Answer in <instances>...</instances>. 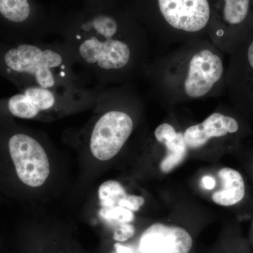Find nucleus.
Wrapping results in <instances>:
<instances>
[{"label":"nucleus","mask_w":253,"mask_h":253,"mask_svg":"<svg viewBox=\"0 0 253 253\" xmlns=\"http://www.w3.org/2000/svg\"><path fill=\"white\" fill-rule=\"evenodd\" d=\"M221 189L212 194V200L221 206H231L242 201L246 186L241 173L232 168H224L218 172Z\"/></svg>","instance_id":"f8f14e48"},{"label":"nucleus","mask_w":253,"mask_h":253,"mask_svg":"<svg viewBox=\"0 0 253 253\" xmlns=\"http://www.w3.org/2000/svg\"><path fill=\"white\" fill-rule=\"evenodd\" d=\"M126 84L103 88L106 109L95 118L88 137L91 154L99 161L114 158L134 131V119L120 106L129 88Z\"/></svg>","instance_id":"423d86ee"},{"label":"nucleus","mask_w":253,"mask_h":253,"mask_svg":"<svg viewBox=\"0 0 253 253\" xmlns=\"http://www.w3.org/2000/svg\"><path fill=\"white\" fill-rule=\"evenodd\" d=\"M192 245V238L185 229L157 223L144 231L139 250L141 253H188Z\"/></svg>","instance_id":"1a4fd4ad"},{"label":"nucleus","mask_w":253,"mask_h":253,"mask_svg":"<svg viewBox=\"0 0 253 253\" xmlns=\"http://www.w3.org/2000/svg\"><path fill=\"white\" fill-rule=\"evenodd\" d=\"M78 65L62 43L0 41V77L19 90L31 86L58 89L86 85Z\"/></svg>","instance_id":"7ed1b4c3"},{"label":"nucleus","mask_w":253,"mask_h":253,"mask_svg":"<svg viewBox=\"0 0 253 253\" xmlns=\"http://www.w3.org/2000/svg\"><path fill=\"white\" fill-rule=\"evenodd\" d=\"M240 128V123L236 118L223 113L214 112L202 123L186 128L183 134L188 149H197L213 139L237 134Z\"/></svg>","instance_id":"9d476101"},{"label":"nucleus","mask_w":253,"mask_h":253,"mask_svg":"<svg viewBox=\"0 0 253 253\" xmlns=\"http://www.w3.org/2000/svg\"><path fill=\"white\" fill-rule=\"evenodd\" d=\"M61 43L78 66L100 84H122L144 76L152 45L129 10L116 6L91 11L65 26Z\"/></svg>","instance_id":"f257e3e1"},{"label":"nucleus","mask_w":253,"mask_h":253,"mask_svg":"<svg viewBox=\"0 0 253 253\" xmlns=\"http://www.w3.org/2000/svg\"><path fill=\"white\" fill-rule=\"evenodd\" d=\"M253 31V0H211L208 38L230 56Z\"/></svg>","instance_id":"0eeeda50"},{"label":"nucleus","mask_w":253,"mask_h":253,"mask_svg":"<svg viewBox=\"0 0 253 253\" xmlns=\"http://www.w3.org/2000/svg\"><path fill=\"white\" fill-rule=\"evenodd\" d=\"M152 42L161 47H176L208 38L211 0H141L130 11Z\"/></svg>","instance_id":"20e7f679"},{"label":"nucleus","mask_w":253,"mask_h":253,"mask_svg":"<svg viewBox=\"0 0 253 253\" xmlns=\"http://www.w3.org/2000/svg\"><path fill=\"white\" fill-rule=\"evenodd\" d=\"M101 214L106 219L123 223L129 222L132 221L134 217L132 211L120 206L103 208Z\"/></svg>","instance_id":"4468645a"},{"label":"nucleus","mask_w":253,"mask_h":253,"mask_svg":"<svg viewBox=\"0 0 253 253\" xmlns=\"http://www.w3.org/2000/svg\"><path fill=\"white\" fill-rule=\"evenodd\" d=\"M224 56L209 38L196 40L151 59L144 76L153 94L168 102L219 96L225 91Z\"/></svg>","instance_id":"f03ea898"},{"label":"nucleus","mask_w":253,"mask_h":253,"mask_svg":"<svg viewBox=\"0 0 253 253\" xmlns=\"http://www.w3.org/2000/svg\"><path fill=\"white\" fill-rule=\"evenodd\" d=\"M0 16L8 23L22 28L31 22L34 8L30 0H0Z\"/></svg>","instance_id":"ddd939ff"},{"label":"nucleus","mask_w":253,"mask_h":253,"mask_svg":"<svg viewBox=\"0 0 253 253\" xmlns=\"http://www.w3.org/2000/svg\"><path fill=\"white\" fill-rule=\"evenodd\" d=\"M225 91L238 107L253 110V31L229 56Z\"/></svg>","instance_id":"6e6552de"},{"label":"nucleus","mask_w":253,"mask_h":253,"mask_svg":"<svg viewBox=\"0 0 253 253\" xmlns=\"http://www.w3.org/2000/svg\"><path fill=\"white\" fill-rule=\"evenodd\" d=\"M154 136L158 142L166 146L167 154L161 163L162 172L172 170L183 161L187 154L188 147L182 131L176 130L172 125L163 123L155 129Z\"/></svg>","instance_id":"9b49d317"},{"label":"nucleus","mask_w":253,"mask_h":253,"mask_svg":"<svg viewBox=\"0 0 253 253\" xmlns=\"http://www.w3.org/2000/svg\"><path fill=\"white\" fill-rule=\"evenodd\" d=\"M134 229L132 226L129 224H123L115 234V239L123 241L130 238L134 234Z\"/></svg>","instance_id":"2eb2a0df"},{"label":"nucleus","mask_w":253,"mask_h":253,"mask_svg":"<svg viewBox=\"0 0 253 253\" xmlns=\"http://www.w3.org/2000/svg\"><path fill=\"white\" fill-rule=\"evenodd\" d=\"M203 185L206 189L212 190L216 185V181L211 176H204L202 179Z\"/></svg>","instance_id":"dca6fc26"},{"label":"nucleus","mask_w":253,"mask_h":253,"mask_svg":"<svg viewBox=\"0 0 253 253\" xmlns=\"http://www.w3.org/2000/svg\"><path fill=\"white\" fill-rule=\"evenodd\" d=\"M101 88L28 86L17 94L0 99V120L44 119L76 112L94 106Z\"/></svg>","instance_id":"39448f33"},{"label":"nucleus","mask_w":253,"mask_h":253,"mask_svg":"<svg viewBox=\"0 0 253 253\" xmlns=\"http://www.w3.org/2000/svg\"><path fill=\"white\" fill-rule=\"evenodd\" d=\"M115 247L116 248V253H131L130 250L128 248L121 246V245L116 244Z\"/></svg>","instance_id":"f3484780"}]
</instances>
